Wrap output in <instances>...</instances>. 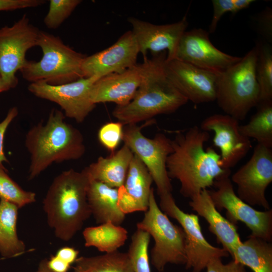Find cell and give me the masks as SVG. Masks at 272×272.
Masks as SVG:
<instances>
[{
    "mask_svg": "<svg viewBox=\"0 0 272 272\" xmlns=\"http://www.w3.org/2000/svg\"><path fill=\"white\" fill-rule=\"evenodd\" d=\"M150 235L137 229L132 234L127 252L132 272H151L149 256Z\"/></svg>",
    "mask_w": 272,
    "mask_h": 272,
    "instance_id": "30",
    "label": "cell"
},
{
    "mask_svg": "<svg viewBox=\"0 0 272 272\" xmlns=\"http://www.w3.org/2000/svg\"><path fill=\"white\" fill-rule=\"evenodd\" d=\"M271 242L251 235L233 250V260L253 272H272Z\"/></svg>",
    "mask_w": 272,
    "mask_h": 272,
    "instance_id": "24",
    "label": "cell"
},
{
    "mask_svg": "<svg viewBox=\"0 0 272 272\" xmlns=\"http://www.w3.org/2000/svg\"><path fill=\"white\" fill-rule=\"evenodd\" d=\"M127 20L144 58L147 57V53L150 51L154 55L166 51V59H174L179 42L188 26L186 16L177 22L165 25H155L134 17Z\"/></svg>",
    "mask_w": 272,
    "mask_h": 272,
    "instance_id": "18",
    "label": "cell"
},
{
    "mask_svg": "<svg viewBox=\"0 0 272 272\" xmlns=\"http://www.w3.org/2000/svg\"><path fill=\"white\" fill-rule=\"evenodd\" d=\"M48 259H42L38 264V267L34 272H53L48 266Z\"/></svg>",
    "mask_w": 272,
    "mask_h": 272,
    "instance_id": "42",
    "label": "cell"
},
{
    "mask_svg": "<svg viewBox=\"0 0 272 272\" xmlns=\"http://www.w3.org/2000/svg\"><path fill=\"white\" fill-rule=\"evenodd\" d=\"M18 110L17 107H13L8 111L5 118L0 123V167H4V162H8L3 150L4 138L6 130L12 120L17 116Z\"/></svg>",
    "mask_w": 272,
    "mask_h": 272,
    "instance_id": "38",
    "label": "cell"
},
{
    "mask_svg": "<svg viewBox=\"0 0 272 272\" xmlns=\"http://www.w3.org/2000/svg\"><path fill=\"white\" fill-rule=\"evenodd\" d=\"M82 2L80 0H50L44 23L49 29H56L71 15Z\"/></svg>",
    "mask_w": 272,
    "mask_h": 272,
    "instance_id": "32",
    "label": "cell"
},
{
    "mask_svg": "<svg viewBox=\"0 0 272 272\" xmlns=\"http://www.w3.org/2000/svg\"><path fill=\"white\" fill-rule=\"evenodd\" d=\"M74 272H132L127 252L118 250L93 256L78 257Z\"/></svg>",
    "mask_w": 272,
    "mask_h": 272,
    "instance_id": "27",
    "label": "cell"
},
{
    "mask_svg": "<svg viewBox=\"0 0 272 272\" xmlns=\"http://www.w3.org/2000/svg\"><path fill=\"white\" fill-rule=\"evenodd\" d=\"M0 167V198L15 205L19 209L36 201V194L22 189Z\"/></svg>",
    "mask_w": 272,
    "mask_h": 272,
    "instance_id": "31",
    "label": "cell"
},
{
    "mask_svg": "<svg viewBox=\"0 0 272 272\" xmlns=\"http://www.w3.org/2000/svg\"><path fill=\"white\" fill-rule=\"evenodd\" d=\"M98 78H82L73 82L51 85L45 82L30 83L29 91L37 97L54 102L64 111L66 117L82 122L96 104L90 98V91Z\"/></svg>",
    "mask_w": 272,
    "mask_h": 272,
    "instance_id": "13",
    "label": "cell"
},
{
    "mask_svg": "<svg viewBox=\"0 0 272 272\" xmlns=\"http://www.w3.org/2000/svg\"><path fill=\"white\" fill-rule=\"evenodd\" d=\"M45 3L44 0H0V11L35 8Z\"/></svg>",
    "mask_w": 272,
    "mask_h": 272,
    "instance_id": "37",
    "label": "cell"
},
{
    "mask_svg": "<svg viewBox=\"0 0 272 272\" xmlns=\"http://www.w3.org/2000/svg\"><path fill=\"white\" fill-rule=\"evenodd\" d=\"M37 46L41 48L42 57L38 61L27 60L20 71L25 80L60 85L83 78L82 65L86 56L65 44L59 37L40 30Z\"/></svg>",
    "mask_w": 272,
    "mask_h": 272,
    "instance_id": "6",
    "label": "cell"
},
{
    "mask_svg": "<svg viewBox=\"0 0 272 272\" xmlns=\"http://www.w3.org/2000/svg\"><path fill=\"white\" fill-rule=\"evenodd\" d=\"M127 234L126 229L111 222L88 227L83 232L86 247H94L104 253L118 250L125 244Z\"/></svg>",
    "mask_w": 272,
    "mask_h": 272,
    "instance_id": "26",
    "label": "cell"
},
{
    "mask_svg": "<svg viewBox=\"0 0 272 272\" xmlns=\"http://www.w3.org/2000/svg\"><path fill=\"white\" fill-rule=\"evenodd\" d=\"M230 173L215 180L216 189L208 190L214 206L217 210L225 209L227 219L233 224L241 222L251 231V235L271 242L272 210L259 211L241 199L234 191Z\"/></svg>",
    "mask_w": 272,
    "mask_h": 272,
    "instance_id": "9",
    "label": "cell"
},
{
    "mask_svg": "<svg viewBox=\"0 0 272 272\" xmlns=\"http://www.w3.org/2000/svg\"><path fill=\"white\" fill-rule=\"evenodd\" d=\"M64 118L61 111L53 109L45 123L40 122L27 132L25 144L30 156L29 180L53 163L77 160L84 155L85 146L82 134Z\"/></svg>",
    "mask_w": 272,
    "mask_h": 272,
    "instance_id": "4",
    "label": "cell"
},
{
    "mask_svg": "<svg viewBox=\"0 0 272 272\" xmlns=\"http://www.w3.org/2000/svg\"><path fill=\"white\" fill-rule=\"evenodd\" d=\"M257 44L240 60L218 73L216 100L227 115L244 120L259 102V88L256 76Z\"/></svg>",
    "mask_w": 272,
    "mask_h": 272,
    "instance_id": "5",
    "label": "cell"
},
{
    "mask_svg": "<svg viewBox=\"0 0 272 272\" xmlns=\"http://www.w3.org/2000/svg\"><path fill=\"white\" fill-rule=\"evenodd\" d=\"M79 254V251L76 249L64 247L59 249L56 253V256L71 265L75 263Z\"/></svg>",
    "mask_w": 272,
    "mask_h": 272,
    "instance_id": "39",
    "label": "cell"
},
{
    "mask_svg": "<svg viewBox=\"0 0 272 272\" xmlns=\"http://www.w3.org/2000/svg\"><path fill=\"white\" fill-rule=\"evenodd\" d=\"M231 181L236 184V194L243 201L270 209L265 191L272 182L271 148L257 144L250 158L233 174Z\"/></svg>",
    "mask_w": 272,
    "mask_h": 272,
    "instance_id": "12",
    "label": "cell"
},
{
    "mask_svg": "<svg viewBox=\"0 0 272 272\" xmlns=\"http://www.w3.org/2000/svg\"><path fill=\"white\" fill-rule=\"evenodd\" d=\"M10 89H11V88L5 82L0 76V93L7 91Z\"/></svg>",
    "mask_w": 272,
    "mask_h": 272,
    "instance_id": "43",
    "label": "cell"
},
{
    "mask_svg": "<svg viewBox=\"0 0 272 272\" xmlns=\"http://www.w3.org/2000/svg\"><path fill=\"white\" fill-rule=\"evenodd\" d=\"M213 14L211 24L209 25V33H214L218 24L224 14L227 12L236 14L233 4V0H213L212 1Z\"/></svg>",
    "mask_w": 272,
    "mask_h": 272,
    "instance_id": "34",
    "label": "cell"
},
{
    "mask_svg": "<svg viewBox=\"0 0 272 272\" xmlns=\"http://www.w3.org/2000/svg\"><path fill=\"white\" fill-rule=\"evenodd\" d=\"M254 2L253 0H233L235 13L249 7Z\"/></svg>",
    "mask_w": 272,
    "mask_h": 272,
    "instance_id": "41",
    "label": "cell"
},
{
    "mask_svg": "<svg viewBox=\"0 0 272 272\" xmlns=\"http://www.w3.org/2000/svg\"><path fill=\"white\" fill-rule=\"evenodd\" d=\"M123 124L120 121L110 122L104 124L98 132L100 143L111 153L114 152L122 141Z\"/></svg>",
    "mask_w": 272,
    "mask_h": 272,
    "instance_id": "33",
    "label": "cell"
},
{
    "mask_svg": "<svg viewBox=\"0 0 272 272\" xmlns=\"http://www.w3.org/2000/svg\"><path fill=\"white\" fill-rule=\"evenodd\" d=\"M87 196L91 215L97 224L120 225L123 222L125 215L118 206V188L90 179Z\"/></svg>",
    "mask_w": 272,
    "mask_h": 272,
    "instance_id": "22",
    "label": "cell"
},
{
    "mask_svg": "<svg viewBox=\"0 0 272 272\" xmlns=\"http://www.w3.org/2000/svg\"><path fill=\"white\" fill-rule=\"evenodd\" d=\"M241 58V57L233 56L219 50L211 41L209 32L201 28H195L183 33L174 59L219 73Z\"/></svg>",
    "mask_w": 272,
    "mask_h": 272,
    "instance_id": "15",
    "label": "cell"
},
{
    "mask_svg": "<svg viewBox=\"0 0 272 272\" xmlns=\"http://www.w3.org/2000/svg\"><path fill=\"white\" fill-rule=\"evenodd\" d=\"M189 206L209 224V230L223 248L231 255L241 242L235 225L224 218L214 206L208 190L205 189L190 199Z\"/></svg>",
    "mask_w": 272,
    "mask_h": 272,
    "instance_id": "21",
    "label": "cell"
},
{
    "mask_svg": "<svg viewBox=\"0 0 272 272\" xmlns=\"http://www.w3.org/2000/svg\"><path fill=\"white\" fill-rule=\"evenodd\" d=\"M207 272H246L245 266L234 261L224 264L221 258L211 260L207 265Z\"/></svg>",
    "mask_w": 272,
    "mask_h": 272,
    "instance_id": "36",
    "label": "cell"
},
{
    "mask_svg": "<svg viewBox=\"0 0 272 272\" xmlns=\"http://www.w3.org/2000/svg\"><path fill=\"white\" fill-rule=\"evenodd\" d=\"M39 32L26 14L0 28V76L11 89L17 85L16 72L26 62L27 51L37 46Z\"/></svg>",
    "mask_w": 272,
    "mask_h": 272,
    "instance_id": "11",
    "label": "cell"
},
{
    "mask_svg": "<svg viewBox=\"0 0 272 272\" xmlns=\"http://www.w3.org/2000/svg\"><path fill=\"white\" fill-rule=\"evenodd\" d=\"M257 30L269 42L272 39V10L266 7L257 17Z\"/></svg>",
    "mask_w": 272,
    "mask_h": 272,
    "instance_id": "35",
    "label": "cell"
},
{
    "mask_svg": "<svg viewBox=\"0 0 272 272\" xmlns=\"http://www.w3.org/2000/svg\"><path fill=\"white\" fill-rule=\"evenodd\" d=\"M153 180L148 169L133 154L123 185L118 188V206L125 215L145 212L149 206Z\"/></svg>",
    "mask_w": 272,
    "mask_h": 272,
    "instance_id": "20",
    "label": "cell"
},
{
    "mask_svg": "<svg viewBox=\"0 0 272 272\" xmlns=\"http://www.w3.org/2000/svg\"><path fill=\"white\" fill-rule=\"evenodd\" d=\"M167 52L144 58L141 84L126 105L116 106L113 116L123 124H136L155 116L170 114L186 104L187 99L165 76L163 64Z\"/></svg>",
    "mask_w": 272,
    "mask_h": 272,
    "instance_id": "3",
    "label": "cell"
},
{
    "mask_svg": "<svg viewBox=\"0 0 272 272\" xmlns=\"http://www.w3.org/2000/svg\"><path fill=\"white\" fill-rule=\"evenodd\" d=\"M143 75L142 63L122 72L102 77L91 88V100L95 104L113 102L117 106H125L134 98L141 84Z\"/></svg>",
    "mask_w": 272,
    "mask_h": 272,
    "instance_id": "19",
    "label": "cell"
},
{
    "mask_svg": "<svg viewBox=\"0 0 272 272\" xmlns=\"http://www.w3.org/2000/svg\"><path fill=\"white\" fill-rule=\"evenodd\" d=\"M163 69L166 77L188 101L198 104L216 100L218 73L177 59L166 58Z\"/></svg>",
    "mask_w": 272,
    "mask_h": 272,
    "instance_id": "14",
    "label": "cell"
},
{
    "mask_svg": "<svg viewBox=\"0 0 272 272\" xmlns=\"http://www.w3.org/2000/svg\"><path fill=\"white\" fill-rule=\"evenodd\" d=\"M257 45L256 76L259 88V104L272 101V49L267 43H257Z\"/></svg>",
    "mask_w": 272,
    "mask_h": 272,
    "instance_id": "29",
    "label": "cell"
},
{
    "mask_svg": "<svg viewBox=\"0 0 272 272\" xmlns=\"http://www.w3.org/2000/svg\"><path fill=\"white\" fill-rule=\"evenodd\" d=\"M239 121L226 114H214L200 125L202 130L214 133L213 144L220 151L221 165L224 169L234 166L252 147L250 139L241 133Z\"/></svg>",
    "mask_w": 272,
    "mask_h": 272,
    "instance_id": "16",
    "label": "cell"
},
{
    "mask_svg": "<svg viewBox=\"0 0 272 272\" xmlns=\"http://www.w3.org/2000/svg\"><path fill=\"white\" fill-rule=\"evenodd\" d=\"M256 113L245 124L240 125L241 133L255 140L257 144L272 147V101L259 103Z\"/></svg>",
    "mask_w": 272,
    "mask_h": 272,
    "instance_id": "28",
    "label": "cell"
},
{
    "mask_svg": "<svg viewBox=\"0 0 272 272\" xmlns=\"http://www.w3.org/2000/svg\"><path fill=\"white\" fill-rule=\"evenodd\" d=\"M137 228L144 230L152 236L154 245L151 251V263L159 272L168 263L185 264V234L182 228L172 223L160 209L152 188L147 210Z\"/></svg>",
    "mask_w": 272,
    "mask_h": 272,
    "instance_id": "7",
    "label": "cell"
},
{
    "mask_svg": "<svg viewBox=\"0 0 272 272\" xmlns=\"http://www.w3.org/2000/svg\"><path fill=\"white\" fill-rule=\"evenodd\" d=\"M139 53L132 31H127L109 47L85 57L82 65L83 77L100 79L122 72L137 64Z\"/></svg>",
    "mask_w": 272,
    "mask_h": 272,
    "instance_id": "17",
    "label": "cell"
},
{
    "mask_svg": "<svg viewBox=\"0 0 272 272\" xmlns=\"http://www.w3.org/2000/svg\"><path fill=\"white\" fill-rule=\"evenodd\" d=\"M19 208L14 204L0 198V254L12 258L25 252L26 246L17 232Z\"/></svg>",
    "mask_w": 272,
    "mask_h": 272,
    "instance_id": "25",
    "label": "cell"
},
{
    "mask_svg": "<svg viewBox=\"0 0 272 272\" xmlns=\"http://www.w3.org/2000/svg\"><path fill=\"white\" fill-rule=\"evenodd\" d=\"M122 141L146 166L158 195L171 193L172 186L166 162L173 151L172 140L162 133L157 134L153 139L147 138L142 133L141 127L131 124L123 129Z\"/></svg>",
    "mask_w": 272,
    "mask_h": 272,
    "instance_id": "8",
    "label": "cell"
},
{
    "mask_svg": "<svg viewBox=\"0 0 272 272\" xmlns=\"http://www.w3.org/2000/svg\"><path fill=\"white\" fill-rule=\"evenodd\" d=\"M209 138L208 132L195 125L177 133L172 140L173 151L167 159V173L170 179L180 182V193L185 197L191 199L231 172L221 167L220 155L213 148L205 149Z\"/></svg>",
    "mask_w": 272,
    "mask_h": 272,
    "instance_id": "1",
    "label": "cell"
},
{
    "mask_svg": "<svg viewBox=\"0 0 272 272\" xmlns=\"http://www.w3.org/2000/svg\"><path fill=\"white\" fill-rule=\"evenodd\" d=\"M47 265L53 272H67L71 266L56 255L48 260Z\"/></svg>",
    "mask_w": 272,
    "mask_h": 272,
    "instance_id": "40",
    "label": "cell"
},
{
    "mask_svg": "<svg viewBox=\"0 0 272 272\" xmlns=\"http://www.w3.org/2000/svg\"><path fill=\"white\" fill-rule=\"evenodd\" d=\"M133 153L125 145L109 157H100L84 170L89 178L119 188L125 181Z\"/></svg>",
    "mask_w": 272,
    "mask_h": 272,
    "instance_id": "23",
    "label": "cell"
},
{
    "mask_svg": "<svg viewBox=\"0 0 272 272\" xmlns=\"http://www.w3.org/2000/svg\"><path fill=\"white\" fill-rule=\"evenodd\" d=\"M89 180L84 169H71L56 176L47 190L43 210L48 226L62 241L71 240L91 216L87 196Z\"/></svg>",
    "mask_w": 272,
    "mask_h": 272,
    "instance_id": "2",
    "label": "cell"
},
{
    "mask_svg": "<svg viewBox=\"0 0 272 272\" xmlns=\"http://www.w3.org/2000/svg\"><path fill=\"white\" fill-rule=\"evenodd\" d=\"M159 197L161 210L167 216L175 219L185 233L186 269H191L192 272H201L213 259L229 256V253L223 248L215 247L207 241L201 231L198 216L182 211L171 193Z\"/></svg>",
    "mask_w": 272,
    "mask_h": 272,
    "instance_id": "10",
    "label": "cell"
}]
</instances>
